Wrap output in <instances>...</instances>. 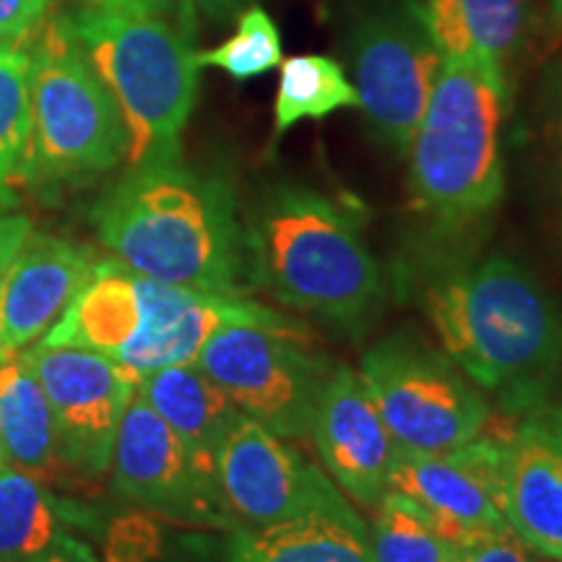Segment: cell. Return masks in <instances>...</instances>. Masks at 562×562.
Segmentation results:
<instances>
[{"instance_id": "cell-19", "label": "cell", "mask_w": 562, "mask_h": 562, "mask_svg": "<svg viewBox=\"0 0 562 562\" xmlns=\"http://www.w3.org/2000/svg\"><path fill=\"white\" fill-rule=\"evenodd\" d=\"M442 55L480 63L510 83L526 45L531 0H422Z\"/></svg>"}, {"instance_id": "cell-31", "label": "cell", "mask_w": 562, "mask_h": 562, "mask_svg": "<svg viewBox=\"0 0 562 562\" xmlns=\"http://www.w3.org/2000/svg\"><path fill=\"white\" fill-rule=\"evenodd\" d=\"M32 562H102V560L97 558L94 550H91L87 542L70 537V533H60V537Z\"/></svg>"}, {"instance_id": "cell-23", "label": "cell", "mask_w": 562, "mask_h": 562, "mask_svg": "<svg viewBox=\"0 0 562 562\" xmlns=\"http://www.w3.org/2000/svg\"><path fill=\"white\" fill-rule=\"evenodd\" d=\"M63 531V508L34 476L0 461V562H32Z\"/></svg>"}, {"instance_id": "cell-27", "label": "cell", "mask_w": 562, "mask_h": 562, "mask_svg": "<svg viewBox=\"0 0 562 562\" xmlns=\"http://www.w3.org/2000/svg\"><path fill=\"white\" fill-rule=\"evenodd\" d=\"M165 554V531L149 510H128L108 524L104 562H159Z\"/></svg>"}, {"instance_id": "cell-36", "label": "cell", "mask_w": 562, "mask_h": 562, "mask_svg": "<svg viewBox=\"0 0 562 562\" xmlns=\"http://www.w3.org/2000/svg\"><path fill=\"white\" fill-rule=\"evenodd\" d=\"M554 165H558V180L562 188V91L558 102V117H554Z\"/></svg>"}, {"instance_id": "cell-21", "label": "cell", "mask_w": 562, "mask_h": 562, "mask_svg": "<svg viewBox=\"0 0 562 562\" xmlns=\"http://www.w3.org/2000/svg\"><path fill=\"white\" fill-rule=\"evenodd\" d=\"M136 391L172 427L203 472L216 480V459H220L222 442L243 414L227 393L195 362L175 364V368L144 375Z\"/></svg>"}, {"instance_id": "cell-2", "label": "cell", "mask_w": 562, "mask_h": 562, "mask_svg": "<svg viewBox=\"0 0 562 562\" xmlns=\"http://www.w3.org/2000/svg\"><path fill=\"white\" fill-rule=\"evenodd\" d=\"M235 323L311 341L300 321L243 294L165 284L140 277L115 258H102L89 284L40 344L94 351L140 381L157 370L193 364L203 344Z\"/></svg>"}, {"instance_id": "cell-5", "label": "cell", "mask_w": 562, "mask_h": 562, "mask_svg": "<svg viewBox=\"0 0 562 562\" xmlns=\"http://www.w3.org/2000/svg\"><path fill=\"white\" fill-rule=\"evenodd\" d=\"M508 83L467 58L442 60L409 144V193L422 220L461 232L503 199L501 125Z\"/></svg>"}, {"instance_id": "cell-9", "label": "cell", "mask_w": 562, "mask_h": 562, "mask_svg": "<svg viewBox=\"0 0 562 562\" xmlns=\"http://www.w3.org/2000/svg\"><path fill=\"white\" fill-rule=\"evenodd\" d=\"M360 375L396 446L448 453L490 427V402L451 357L393 334L364 351Z\"/></svg>"}, {"instance_id": "cell-17", "label": "cell", "mask_w": 562, "mask_h": 562, "mask_svg": "<svg viewBox=\"0 0 562 562\" xmlns=\"http://www.w3.org/2000/svg\"><path fill=\"white\" fill-rule=\"evenodd\" d=\"M389 490L422 505L456 550L510 531L487 482L456 451L419 453L396 446Z\"/></svg>"}, {"instance_id": "cell-33", "label": "cell", "mask_w": 562, "mask_h": 562, "mask_svg": "<svg viewBox=\"0 0 562 562\" xmlns=\"http://www.w3.org/2000/svg\"><path fill=\"white\" fill-rule=\"evenodd\" d=\"M182 3L191 11L201 13V16H206L209 21H214V24H224L235 13H240L250 0H182Z\"/></svg>"}, {"instance_id": "cell-34", "label": "cell", "mask_w": 562, "mask_h": 562, "mask_svg": "<svg viewBox=\"0 0 562 562\" xmlns=\"http://www.w3.org/2000/svg\"><path fill=\"white\" fill-rule=\"evenodd\" d=\"M159 562H224V554H222V547L220 552L211 550L206 539H186L178 554L167 552Z\"/></svg>"}, {"instance_id": "cell-12", "label": "cell", "mask_w": 562, "mask_h": 562, "mask_svg": "<svg viewBox=\"0 0 562 562\" xmlns=\"http://www.w3.org/2000/svg\"><path fill=\"white\" fill-rule=\"evenodd\" d=\"M50 402L63 461L83 482L110 472L117 427L138 378L87 349L37 347L21 351Z\"/></svg>"}, {"instance_id": "cell-35", "label": "cell", "mask_w": 562, "mask_h": 562, "mask_svg": "<svg viewBox=\"0 0 562 562\" xmlns=\"http://www.w3.org/2000/svg\"><path fill=\"white\" fill-rule=\"evenodd\" d=\"M544 53H562V0H550L544 19Z\"/></svg>"}, {"instance_id": "cell-37", "label": "cell", "mask_w": 562, "mask_h": 562, "mask_svg": "<svg viewBox=\"0 0 562 562\" xmlns=\"http://www.w3.org/2000/svg\"><path fill=\"white\" fill-rule=\"evenodd\" d=\"M448 562H461V552H459V554H456V558H451V560H448Z\"/></svg>"}, {"instance_id": "cell-14", "label": "cell", "mask_w": 562, "mask_h": 562, "mask_svg": "<svg viewBox=\"0 0 562 562\" xmlns=\"http://www.w3.org/2000/svg\"><path fill=\"white\" fill-rule=\"evenodd\" d=\"M311 435L336 487L351 503L375 510L389 492L396 440L355 368H334Z\"/></svg>"}, {"instance_id": "cell-10", "label": "cell", "mask_w": 562, "mask_h": 562, "mask_svg": "<svg viewBox=\"0 0 562 562\" xmlns=\"http://www.w3.org/2000/svg\"><path fill=\"white\" fill-rule=\"evenodd\" d=\"M305 339L261 326H224L203 344L195 364L245 417L284 440L311 435L315 412L336 364Z\"/></svg>"}, {"instance_id": "cell-32", "label": "cell", "mask_w": 562, "mask_h": 562, "mask_svg": "<svg viewBox=\"0 0 562 562\" xmlns=\"http://www.w3.org/2000/svg\"><path fill=\"white\" fill-rule=\"evenodd\" d=\"M89 9L140 13V16H161L172 9V0H83Z\"/></svg>"}, {"instance_id": "cell-25", "label": "cell", "mask_w": 562, "mask_h": 562, "mask_svg": "<svg viewBox=\"0 0 562 562\" xmlns=\"http://www.w3.org/2000/svg\"><path fill=\"white\" fill-rule=\"evenodd\" d=\"M32 131V55L0 42V203L19 182Z\"/></svg>"}, {"instance_id": "cell-8", "label": "cell", "mask_w": 562, "mask_h": 562, "mask_svg": "<svg viewBox=\"0 0 562 562\" xmlns=\"http://www.w3.org/2000/svg\"><path fill=\"white\" fill-rule=\"evenodd\" d=\"M360 110L385 144L406 154L446 55L422 0H360L344 32Z\"/></svg>"}, {"instance_id": "cell-15", "label": "cell", "mask_w": 562, "mask_h": 562, "mask_svg": "<svg viewBox=\"0 0 562 562\" xmlns=\"http://www.w3.org/2000/svg\"><path fill=\"white\" fill-rule=\"evenodd\" d=\"M497 505L531 552L562 562V412L531 414L505 432Z\"/></svg>"}, {"instance_id": "cell-3", "label": "cell", "mask_w": 562, "mask_h": 562, "mask_svg": "<svg viewBox=\"0 0 562 562\" xmlns=\"http://www.w3.org/2000/svg\"><path fill=\"white\" fill-rule=\"evenodd\" d=\"M446 355L482 393L524 412L562 362V321L521 266L508 258L461 266L425 292Z\"/></svg>"}, {"instance_id": "cell-11", "label": "cell", "mask_w": 562, "mask_h": 562, "mask_svg": "<svg viewBox=\"0 0 562 562\" xmlns=\"http://www.w3.org/2000/svg\"><path fill=\"white\" fill-rule=\"evenodd\" d=\"M110 469L117 495L138 508L180 524L237 529L220 482L193 461L172 427L138 391L117 427Z\"/></svg>"}, {"instance_id": "cell-24", "label": "cell", "mask_w": 562, "mask_h": 562, "mask_svg": "<svg viewBox=\"0 0 562 562\" xmlns=\"http://www.w3.org/2000/svg\"><path fill=\"white\" fill-rule=\"evenodd\" d=\"M368 529L375 562H448L461 552L442 537L430 513L396 490L385 492Z\"/></svg>"}, {"instance_id": "cell-30", "label": "cell", "mask_w": 562, "mask_h": 562, "mask_svg": "<svg viewBox=\"0 0 562 562\" xmlns=\"http://www.w3.org/2000/svg\"><path fill=\"white\" fill-rule=\"evenodd\" d=\"M32 235V222L21 214H0V277L9 271L13 258Z\"/></svg>"}, {"instance_id": "cell-28", "label": "cell", "mask_w": 562, "mask_h": 562, "mask_svg": "<svg viewBox=\"0 0 562 562\" xmlns=\"http://www.w3.org/2000/svg\"><path fill=\"white\" fill-rule=\"evenodd\" d=\"M53 0H0V42H16L37 32Z\"/></svg>"}, {"instance_id": "cell-18", "label": "cell", "mask_w": 562, "mask_h": 562, "mask_svg": "<svg viewBox=\"0 0 562 562\" xmlns=\"http://www.w3.org/2000/svg\"><path fill=\"white\" fill-rule=\"evenodd\" d=\"M222 554L224 562H375L368 524L344 497L277 526H237Z\"/></svg>"}, {"instance_id": "cell-1", "label": "cell", "mask_w": 562, "mask_h": 562, "mask_svg": "<svg viewBox=\"0 0 562 562\" xmlns=\"http://www.w3.org/2000/svg\"><path fill=\"white\" fill-rule=\"evenodd\" d=\"M115 261L165 284L240 294L243 235L235 195L178 161L131 167L91 211Z\"/></svg>"}, {"instance_id": "cell-22", "label": "cell", "mask_w": 562, "mask_h": 562, "mask_svg": "<svg viewBox=\"0 0 562 562\" xmlns=\"http://www.w3.org/2000/svg\"><path fill=\"white\" fill-rule=\"evenodd\" d=\"M336 110H360V94L347 70L328 55H294L281 60L273 102V140L302 121H323Z\"/></svg>"}, {"instance_id": "cell-4", "label": "cell", "mask_w": 562, "mask_h": 562, "mask_svg": "<svg viewBox=\"0 0 562 562\" xmlns=\"http://www.w3.org/2000/svg\"><path fill=\"white\" fill-rule=\"evenodd\" d=\"M252 277L290 311L344 331H362L383 302L381 266L362 222L315 188L277 186L263 195L245 235Z\"/></svg>"}, {"instance_id": "cell-7", "label": "cell", "mask_w": 562, "mask_h": 562, "mask_svg": "<svg viewBox=\"0 0 562 562\" xmlns=\"http://www.w3.org/2000/svg\"><path fill=\"white\" fill-rule=\"evenodd\" d=\"M32 55V131L19 182H81L121 165L128 133L68 19L42 34Z\"/></svg>"}, {"instance_id": "cell-16", "label": "cell", "mask_w": 562, "mask_h": 562, "mask_svg": "<svg viewBox=\"0 0 562 562\" xmlns=\"http://www.w3.org/2000/svg\"><path fill=\"white\" fill-rule=\"evenodd\" d=\"M100 261L87 245L32 232L0 277V362L19 357L50 331Z\"/></svg>"}, {"instance_id": "cell-26", "label": "cell", "mask_w": 562, "mask_h": 562, "mask_svg": "<svg viewBox=\"0 0 562 562\" xmlns=\"http://www.w3.org/2000/svg\"><path fill=\"white\" fill-rule=\"evenodd\" d=\"M201 68H220L232 79L248 81L281 66V37L273 19L258 5H250L237 19V32L206 53H195Z\"/></svg>"}, {"instance_id": "cell-6", "label": "cell", "mask_w": 562, "mask_h": 562, "mask_svg": "<svg viewBox=\"0 0 562 562\" xmlns=\"http://www.w3.org/2000/svg\"><path fill=\"white\" fill-rule=\"evenodd\" d=\"M68 24L121 110L128 165L178 161L201 70L186 34L159 16L102 9L74 13Z\"/></svg>"}, {"instance_id": "cell-20", "label": "cell", "mask_w": 562, "mask_h": 562, "mask_svg": "<svg viewBox=\"0 0 562 562\" xmlns=\"http://www.w3.org/2000/svg\"><path fill=\"white\" fill-rule=\"evenodd\" d=\"M0 456L45 487L83 482L63 461L47 393L21 357L0 364Z\"/></svg>"}, {"instance_id": "cell-29", "label": "cell", "mask_w": 562, "mask_h": 562, "mask_svg": "<svg viewBox=\"0 0 562 562\" xmlns=\"http://www.w3.org/2000/svg\"><path fill=\"white\" fill-rule=\"evenodd\" d=\"M461 562H544L537 552H531L513 531L495 533L480 539L461 550Z\"/></svg>"}, {"instance_id": "cell-13", "label": "cell", "mask_w": 562, "mask_h": 562, "mask_svg": "<svg viewBox=\"0 0 562 562\" xmlns=\"http://www.w3.org/2000/svg\"><path fill=\"white\" fill-rule=\"evenodd\" d=\"M216 480L237 526L263 529L341 501V492L284 438L240 414L216 459Z\"/></svg>"}]
</instances>
